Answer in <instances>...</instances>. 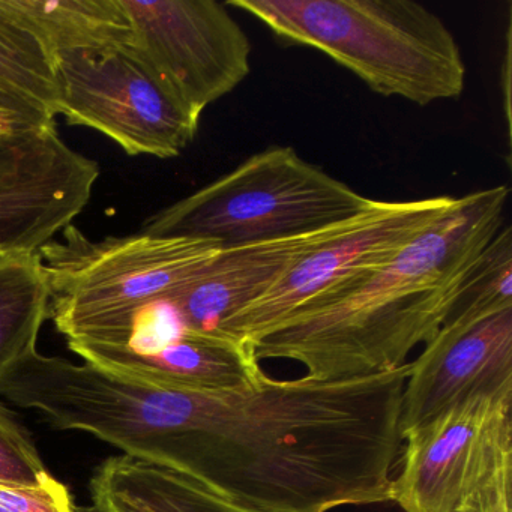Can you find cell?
Here are the masks:
<instances>
[{
  "mask_svg": "<svg viewBox=\"0 0 512 512\" xmlns=\"http://www.w3.org/2000/svg\"><path fill=\"white\" fill-rule=\"evenodd\" d=\"M506 185L454 208L388 262L293 311L251 341L256 358L299 362L314 380L388 373L451 316L485 248L503 227Z\"/></svg>",
  "mask_w": 512,
  "mask_h": 512,
  "instance_id": "6da1fadb",
  "label": "cell"
},
{
  "mask_svg": "<svg viewBox=\"0 0 512 512\" xmlns=\"http://www.w3.org/2000/svg\"><path fill=\"white\" fill-rule=\"evenodd\" d=\"M287 46L337 62L382 97L457 100L466 64L446 23L412 0H229Z\"/></svg>",
  "mask_w": 512,
  "mask_h": 512,
  "instance_id": "7a4b0ae2",
  "label": "cell"
},
{
  "mask_svg": "<svg viewBox=\"0 0 512 512\" xmlns=\"http://www.w3.org/2000/svg\"><path fill=\"white\" fill-rule=\"evenodd\" d=\"M371 202L290 146H271L161 209L139 232L233 248L326 229L356 217Z\"/></svg>",
  "mask_w": 512,
  "mask_h": 512,
  "instance_id": "3957f363",
  "label": "cell"
},
{
  "mask_svg": "<svg viewBox=\"0 0 512 512\" xmlns=\"http://www.w3.org/2000/svg\"><path fill=\"white\" fill-rule=\"evenodd\" d=\"M40 250L52 290L50 316L68 341H97L131 313L185 286L223 248L139 232L94 241L76 226Z\"/></svg>",
  "mask_w": 512,
  "mask_h": 512,
  "instance_id": "277c9868",
  "label": "cell"
},
{
  "mask_svg": "<svg viewBox=\"0 0 512 512\" xmlns=\"http://www.w3.org/2000/svg\"><path fill=\"white\" fill-rule=\"evenodd\" d=\"M58 116L109 137L131 157L175 158L200 119L188 113L128 46L56 56Z\"/></svg>",
  "mask_w": 512,
  "mask_h": 512,
  "instance_id": "5b68a950",
  "label": "cell"
},
{
  "mask_svg": "<svg viewBox=\"0 0 512 512\" xmlns=\"http://www.w3.org/2000/svg\"><path fill=\"white\" fill-rule=\"evenodd\" d=\"M130 47L163 88L197 119L251 71V43L215 0H121Z\"/></svg>",
  "mask_w": 512,
  "mask_h": 512,
  "instance_id": "8992f818",
  "label": "cell"
},
{
  "mask_svg": "<svg viewBox=\"0 0 512 512\" xmlns=\"http://www.w3.org/2000/svg\"><path fill=\"white\" fill-rule=\"evenodd\" d=\"M512 388L473 395L407 433L391 500L403 512H458L512 464Z\"/></svg>",
  "mask_w": 512,
  "mask_h": 512,
  "instance_id": "52a82bcc",
  "label": "cell"
},
{
  "mask_svg": "<svg viewBox=\"0 0 512 512\" xmlns=\"http://www.w3.org/2000/svg\"><path fill=\"white\" fill-rule=\"evenodd\" d=\"M457 199L440 196L409 202L373 200L262 298L224 320L214 335L251 343L307 302L388 262L448 214Z\"/></svg>",
  "mask_w": 512,
  "mask_h": 512,
  "instance_id": "ba28073f",
  "label": "cell"
},
{
  "mask_svg": "<svg viewBox=\"0 0 512 512\" xmlns=\"http://www.w3.org/2000/svg\"><path fill=\"white\" fill-rule=\"evenodd\" d=\"M97 161L74 151L56 125L0 137V248L37 254L85 211Z\"/></svg>",
  "mask_w": 512,
  "mask_h": 512,
  "instance_id": "9c48e42d",
  "label": "cell"
},
{
  "mask_svg": "<svg viewBox=\"0 0 512 512\" xmlns=\"http://www.w3.org/2000/svg\"><path fill=\"white\" fill-rule=\"evenodd\" d=\"M505 388H512V308L455 314L410 362L401 439L466 398Z\"/></svg>",
  "mask_w": 512,
  "mask_h": 512,
  "instance_id": "30bf717a",
  "label": "cell"
},
{
  "mask_svg": "<svg viewBox=\"0 0 512 512\" xmlns=\"http://www.w3.org/2000/svg\"><path fill=\"white\" fill-rule=\"evenodd\" d=\"M347 223L349 220L316 232L223 248L194 280L164 299L172 305L182 328L215 334L224 320L262 298Z\"/></svg>",
  "mask_w": 512,
  "mask_h": 512,
  "instance_id": "8fae6325",
  "label": "cell"
},
{
  "mask_svg": "<svg viewBox=\"0 0 512 512\" xmlns=\"http://www.w3.org/2000/svg\"><path fill=\"white\" fill-rule=\"evenodd\" d=\"M68 347L86 364L151 385L230 391L256 385L266 376L248 341L184 328L151 352L80 341H71Z\"/></svg>",
  "mask_w": 512,
  "mask_h": 512,
  "instance_id": "7c38bea8",
  "label": "cell"
},
{
  "mask_svg": "<svg viewBox=\"0 0 512 512\" xmlns=\"http://www.w3.org/2000/svg\"><path fill=\"white\" fill-rule=\"evenodd\" d=\"M107 512H262L212 493L188 476L130 455L107 458L89 482Z\"/></svg>",
  "mask_w": 512,
  "mask_h": 512,
  "instance_id": "4fadbf2b",
  "label": "cell"
},
{
  "mask_svg": "<svg viewBox=\"0 0 512 512\" xmlns=\"http://www.w3.org/2000/svg\"><path fill=\"white\" fill-rule=\"evenodd\" d=\"M4 4L53 59L61 53L103 52L125 46L131 38L121 0H4Z\"/></svg>",
  "mask_w": 512,
  "mask_h": 512,
  "instance_id": "5bb4252c",
  "label": "cell"
},
{
  "mask_svg": "<svg viewBox=\"0 0 512 512\" xmlns=\"http://www.w3.org/2000/svg\"><path fill=\"white\" fill-rule=\"evenodd\" d=\"M52 290L40 254L0 257V376L37 350Z\"/></svg>",
  "mask_w": 512,
  "mask_h": 512,
  "instance_id": "9a60e30c",
  "label": "cell"
},
{
  "mask_svg": "<svg viewBox=\"0 0 512 512\" xmlns=\"http://www.w3.org/2000/svg\"><path fill=\"white\" fill-rule=\"evenodd\" d=\"M0 79L58 116L56 64L47 47L0 0Z\"/></svg>",
  "mask_w": 512,
  "mask_h": 512,
  "instance_id": "2e32d148",
  "label": "cell"
},
{
  "mask_svg": "<svg viewBox=\"0 0 512 512\" xmlns=\"http://www.w3.org/2000/svg\"><path fill=\"white\" fill-rule=\"evenodd\" d=\"M505 308H512V229L509 226L502 227L485 248L451 316Z\"/></svg>",
  "mask_w": 512,
  "mask_h": 512,
  "instance_id": "e0dca14e",
  "label": "cell"
},
{
  "mask_svg": "<svg viewBox=\"0 0 512 512\" xmlns=\"http://www.w3.org/2000/svg\"><path fill=\"white\" fill-rule=\"evenodd\" d=\"M50 476L31 436L0 403V479L41 484Z\"/></svg>",
  "mask_w": 512,
  "mask_h": 512,
  "instance_id": "ac0fdd59",
  "label": "cell"
},
{
  "mask_svg": "<svg viewBox=\"0 0 512 512\" xmlns=\"http://www.w3.org/2000/svg\"><path fill=\"white\" fill-rule=\"evenodd\" d=\"M0 512H76L70 490L50 476L41 484L0 479Z\"/></svg>",
  "mask_w": 512,
  "mask_h": 512,
  "instance_id": "d6986e66",
  "label": "cell"
},
{
  "mask_svg": "<svg viewBox=\"0 0 512 512\" xmlns=\"http://www.w3.org/2000/svg\"><path fill=\"white\" fill-rule=\"evenodd\" d=\"M512 464L503 467L458 512H512Z\"/></svg>",
  "mask_w": 512,
  "mask_h": 512,
  "instance_id": "ffe728a7",
  "label": "cell"
},
{
  "mask_svg": "<svg viewBox=\"0 0 512 512\" xmlns=\"http://www.w3.org/2000/svg\"><path fill=\"white\" fill-rule=\"evenodd\" d=\"M26 131L34 130L10 116L0 115V133H26Z\"/></svg>",
  "mask_w": 512,
  "mask_h": 512,
  "instance_id": "44dd1931",
  "label": "cell"
},
{
  "mask_svg": "<svg viewBox=\"0 0 512 512\" xmlns=\"http://www.w3.org/2000/svg\"><path fill=\"white\" fill-rule=\"evenodd\" d=\"M76 512H107L104 511L103 508H100V506L95 505V503H92V505L88 506H76Z\"/></svg>",
  "mask_w": 512,
  "mask_h": 512,
  "instance_id": "7402d4cb",
  "label": "cell"
},
{
  "mask_svg": "<svg viewBox=\"0 0 512 512\" xmlns=\"http://www.w3.org/2000/svg\"><path fill=\"white\" fill-rule=\"evenodd\" d=\"M5 256L4 251H2V248H0V257Z\"/></svg>",
  "mask_w": 512,
  "mask_h": 512,
  "instance_id": "603a6c76",
  "label": "cell"
},
{
  "mask_svg": "<svg viewBox=\"0 0 512 512\" xmlns=\"http://www.w3.org/2000/svg\"><path fill=\"white\" fill-rule=\"evenodd\" d=\"M2 134H11V133H0V136H2Z\"/></svg>",
  "mask_w": 512,
  "mask_h": 512,
  "instance_id": "cb8c5ba5",
  "label": "cell"
}]
</instances>
